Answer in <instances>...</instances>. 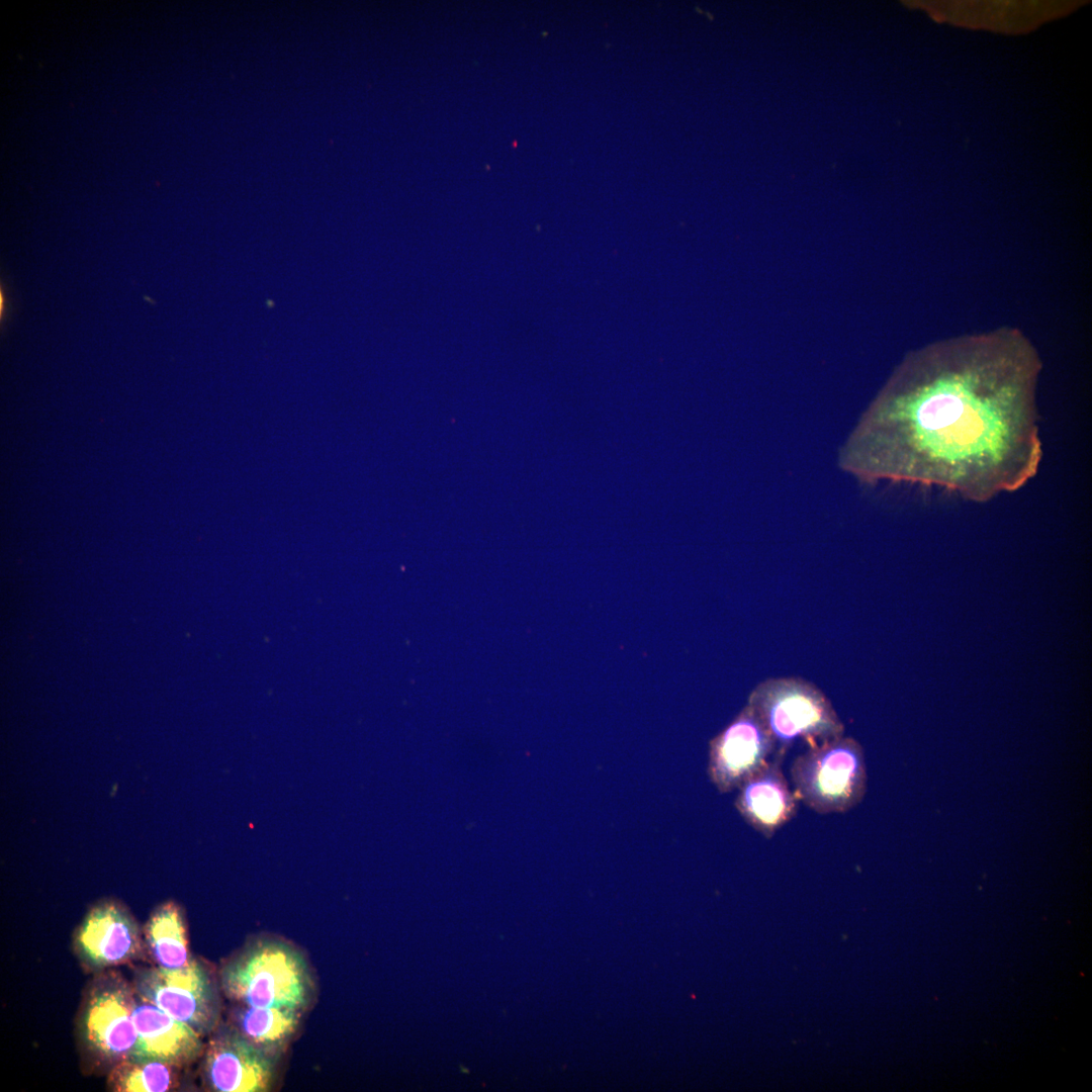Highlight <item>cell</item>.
I'll return each mask as SVG.
<instances>
[{
	"instance_id": "8fae6325",
	"label": "cell",
	"mask_w": 1092,
	"mask_h": 1092,
	"mask_svg": "<svg viewBox=\"0 0 1092 1092\" xmlns=\"http://www.w3.org/2000/svg\"><path fill=\"white\" fill-rule=\"evenodd\" d=\"M133 1022L138 1039L130 1058L158 1060L177 1068L202 1052L201 1034L136 995Z\"/></svg>"
},
{
	"instance_id": "8992f818",
	"label": "cell",
	"mask_w": 1092,
	"mask_h": 1092,
	"mask_svg": "<svg viewBox=\"0 0 1092 1092\" xmlns=\"http://www.w3.org/2000/svg\"><path fill=\"white\" fill-rule=\"evenodd\" d=\"M134 982L138 996L201 1035L215 1028L219 1018L216 987L197 961L191 959L184 967L173 970L159 967L142 970Z\"/></svg>"
},
{
	"instance_id": "277c9868",
	"label": "cell",
	"mask_w": 1092,
	"mask_h": 1092,
	"mask_svg": "<svg viewBox=\"0 0 1092 1092\" xmlns=\"http://www.w3.org/2000/svg\"><path fill=\"white\" fill-rule=\"evenodd\" d=\"M790 777L797 799L819 814L845 813L863 798L867 771L859 743L844 735L799 754Z\"/></svg>"
},
{
	"instance_id": "6da1fadb",
	"label": "cell",
	"mask_w": 1092,
	"mask_h": 1092,
	"mask_svg": "<svg viewBox=\"0 0 1092 1092\" xmlns=\"http://www.w3.org/2000/svg\"><path fill=\"white\" fill-rule=\"evenodd\" d=\"M1039 356L1019 332L957 337L912 353L839 451L864 483L935 486L973 502L1022 487L1042 450Z\"/></svg>"
},
{
	"instance_id": "4fadbf2b",
	"label": "cell",
	"mask_w": 1092,
	"mask_h": 1092,
	"mask_svg": "<svg viewBox=\"0 0 1092 1092\" xmlns=\"http://www.w3.org/2000/svg\"><path fill=\"white\" fill-rule=\"evenodd\" d=\"M298 1021V1010L285 1007L244 1005L233 1012V1028L248 1041L269 1052L294 1033Z\"/></svg>"
},
{
	"instance_id": "ba28073f",
	"label": "cell",
	"mask_w": 1092,
	"mask_h": 1092,
	"mask_svg": "<svg viewBox=\"0 0 1092 1092\" xmlns=\"http://www.w3.org/2000/svg\"><path fill=\"white\" fill-rule=\"evenodd\" d=\"M74 944L80 960L92 970L128 963L145 950L136 921L121 903L112 900L99 902L88 911Z\"/></svg>"
},
{
	"instance_id": "52a82bcc",
	"label": "cell",
	"mask_w": 1092,
	"mask_h": 1092,
	"mask_svg": "<svg viewBox=\"0 0 1092 1092\" xmlns=\"http://www.w3.org/2000/svg\"><path fill=\"white\" fill-rule=\"evenodd\" d=\"M775 754L776 748L769 734L746 704L711 740L708 775L720 793L732 792L774 758Z\"/></svg>"
},
{
	"instance_id": "3957f363",
	"label": "cell",
	"mask_w": 1092,
	"mask_h": 1092,
	"mask_svg": "<svg viewBox=\"0 0 1092 1092\" xmlns=\"http://www.w3.org/2000/svg\"><path fill=\"white\" fill-rule=\"evenodd\" d=\"M225 996L242 1005L299 1010L311 993L302 956L289 945L262 941L229 962L220 972Z\"/></svg>"
},
{
	"instance_id": "30bf717a",
	"label": "cell",
	"mask_w": 1092,
	"mask_h": 1092,
	"mask_svg": "<svg viewBox=\"0 0 1092 1092\" xmlns=\"http://www.w3.org/2000/svg\"><path fill=\"white\" fill-rule=\"evenodd\" d=\"M737 790L738 813L766 838H771L798 812L799 800L783 772L780 758L768 760Z\"/></svg>"
},
{
	"instance_id": "7a4b0ae2",
	"label": "cell",
	"mask_w": 1092,
	"mask_h": 1092,
	"mask_svg": "<svg viewBox=\"0 0 1092 1092\" xmlns=\"http://www.w3.org/2000/svg\"><path fill=\"white\" fill-rule=\"evenodd\" d=\"M747 705L756 714L776 748L775 757L802 742L808 748L844 735V725L830 700L814 684L795 676L758 684Z\"/></svg>"
},
{
	"instance_id": "9c48e42d",
	"label": "cell",
	"mask_w": 1092,
	"mask_h": 1092,
	"mask_svg": "<svg viewBox=\"0 0 1092 1092\" xmlns=\"http://www.w3.org/2000/svg\"><path fill=\"white\" fill-rule=\"evenodd\" d=\"M203 1064L208 1086L219 1092L266 1091L275 1072L272 1054L248 1041L234 1028L211 1038Z\"/></svg>"
},
{
	"instance_id": "5bb4252c",
	"label": "cell",
	"mask_w": 1092,
	"mask_h": 1092,
	"mask_svg": "<svg viewBox=\"0 0 1092 1092\" xmlns=\"http://www.w3.org/2000/svg\"><path fill=\"white\" fill-rule=\"evenodd\" d=\"M177 1069L158 1060L128 1058L110 1069L108 1085L117 1092H165L177 1085Z\"/></svg>"
},
{
	"instance_id": "7c38bea8",
	"label": "cell",
	"mask_w": 1092,
	"mask_h": 1092,
	"mask_svg": "<svg viewBox=\"0 0 1092 1092\" xmlns=\"http://www.w3.org/2000/svg\"><path fill=\"white\" fill-rule=\"evenodd\" d=\"M145 949L162 969H179L191 960L181 908L166 902L156 908L144 928Z\"/></svg>"
},
{
	"instance_id": "5b68a950",
	"label": "cell",
	"mask_w": 1092,
	"mask_h": 1092,
	"mask_svg": "<svg viewBox=\"0 0 1092 1092\" xmlns=\"http://www.w3.org/2000/svg\"><path fill=\"white\" fill-rule=\"evenodd\" d=\"M134 988L116 973L98 977L82 1007L79 1030L86 1051L110 1069L131 1057L138 1039Z\"/></svg>"
}]
</instances>
